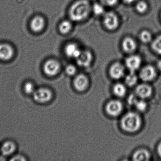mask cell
Listing matches in <instances>:
<instances>
[{"label": "cell", "instance_id": "8fae6325", "mask_svg": "<svg viewBox=\"0 0 161 161\" xmlns=\"http://www.w3.org/2000/svg\"><path fill=\"white\" fill-rule=\"evenodd\" d=\"M88 79L85 75L80 74L75 78L73 82L74 87L79 91L85 90L88 85Z\"/></svg>", "mask_w": 161, "mask_h": 161}, {"label": "cell", "instance_id": "30bf717a", "mask_svg": "<svg viewBox=\"0 0 161 161\" xmlns=\"http://www.w3.org/2000/svg\"><path fill=\"white\" fill-rule=\"evenodd\" d=\"M124 72L125 69L124 66L119 63H115L110 68V76L115 80H118L122 78L124 76Z\"/></svg>", "mask_w": 161, "mask_h": 161}, {"label": "cell", "instance_id": "7a4b0ae2", "mask_svg": "<svg viewBox=\"0 0 161 161\" xmlns=\"http://www.w3.org/2000/svg\"><path fill=\"white\" fill-rule=\"evenodd\" d=\"M121 127L123 130L129 132H134L139 130L141 125V120L138 114L130 112L123 116L121 119Z\"/></svg>", "mask_w": 161, "mask_h": 161}, {"label": "cell", "instance_id": "4316f807", "mask_svg": "<svg viewBox=\"0 0 161 161\" xmlns=\"http://www.w3.org/2000/svg\"><path fill=\"white\" fill-rule=\"evenodd\" d=\"M24 90L27 94H31L34 92V86L33 85L31 82H28L24 86Z\"/></svg>", "mask_w": 161, "mask_h": 161}, {"label": "cell", "instance_id": "83f0119b", "mask_svg": "<svg viewBox=\"0 0 161 161\" xmlns=\"http://www.w3.org/2000/svg\"><path fill=\"white\" fill-rule=\"evenodd\" d=\"M103 5L106 6H113L117 4L118 0H100Z\"/></svg>", "mask_w": 161, "mask_h": 161}, {"label": "cell", "instance_id": "52a82bcc", "mask_svg": "<svg viewBox=\"0 0 161 161\" xmlns=\"http://www.w3.org/2000/svg\"><path fill=\"white\" fill-rule=\"evenodd\" d=\"M93 59L92 53L88 50L81 51L77 60V64L82 67H87L91 64Z\"/></svg>", "mask_w": 161, "mask_h": 161}, {"label": "cell", "instance_id": "836d02e7", "mask_svg": "<svg viewBox=\"0 0 161 161\" xmlns=\"http://www.w3.org/2000/svg\"><path fill=\"white\" fill-rule=\"evenodd\" d=\"M157 67H158V68L159 69V70L161 71V60L158 62V64H157Z\"/></svg>", "mask_w": 161, "mask_h": 161}, {"label": "cell", "instance_id": "f546056e", "mask_svg": "<svg viewBox=\"0 0 161 161\" xmlns=\"http://www.w3.org/2000/svg\"><path fill=\"white\" fill-rule=\"evenodd\" d=\"M137 100L136 97V96L133 95H131L129 97V98H128V103L130 105H134L135 103L137 101Z\"/></svg>", "mask_w": 161, "mask_h": 161}, {"label": "cell", "instance_id": "ffe728a7", "mask_svg": "<svg viewBox=\"0 0 161 161\" xmlns=\"http://www.w3.org/2000/svg\"><path fill=\"white\" fill-rule=\"evenodd\" d=\"M72 29V24L69 20H64L61 22L59 26L60 32L63 34H67Z\"/></svg>", "mask_w": 161, "mask_h": 161}, {"label": "cell", "instance_id": "ba28073f", "mask_svg": "<svg viewBox=\"0 0 161 161\" xmlns=\"http://www.w3.org/2000/svg\"><path fill=\"white\" fill-rule=\"evenodd\" d=\"M125 64L130 72H134L139 68L141 65V58L137 55H131L126 59Z\"/></svg>", "mask_w": 161, "mask_h": 161}, {"label": "cell", "instance_id": "e0dca14e", "mask_svg": "<svg viewBox=\"0 0 161 161\" xmlns=\"http://www.w3.org/2000/svg\"><path fill=\"white\" fill-rule=\"evenodd\" d=\"M150 157V154L148 151L140 149L135 152L133 155V160L136 161H148Z\"/></svg>", "mask_w": 161, "mask_h": 161}, {"label": "cell", "instance_id": "cb8c5ba5", "mask_svg": "<svg viewBox=\"0 0 161 161\" xmlns=\"http://www.w3.org/2000/svg\"><path fill=\"white\" fill-rule=\"evenodd\" d=\"M140 38L143 43H148L152 39L151 34L148 31H143L140 33Z\"/></svg>", "mask_w": 161, "mask_h": 161}, {"label": "cell", "instance_id": "7402d4cb", "mask_svg": "<svg viewBox=\"0 0 161 161\" xmlns=\"http://www.w3.org/2000/svg\"><path fill=\"white\" fill-rule=\"evenodd\" d=\"M152 47L156 53L161 54V35L159 36L153 40Z\"/></svg>", "mask_w": 161, "mask_h": 161}, {"label": "cell", "instance_id": "1f68e13d", "mask_svg": "<svg viewBox=\"0 0 161 161\" xmlns=\"http://www.w3.org/2000/svg\"><path fill=\"white\" fill-rule=\"evenodd\" d=\"M157 151H158V154L161 157V142L158 145V147H157Z\"/></svg>", "mask_w": 161, "mask_h": 161}, {"label": "cell", "instance_id": "6da1fadb", "mask_svg": "<svg viewBox=\"0 0 161 161\" xmlns=\"http://www.w3.org/2000/svg\"><path fill=\"white\" fill-rule=\"evenodd\" d=\"M92 7L87 0H79L73 3L69 11L70 19L75 21H81L89 16Z\"/></svg>", "mask_w": 161, "mask_h": 161}, {"label": "cell", "instance_id": "d6986e66", "mask_svg": "<svg viewBox=\"0 0 161 161\" xmlns=\"http://www.w3.org/2000/svg\"><path fill=\"white\" fill-rule=\"evenodd\" d=\"M113 91L116 96L119 97H122L126 94V87L122 84H116L114 86Z\"/></svg>", "mask_w": 161, "mask_h": 161}, {"label": "cell", "instance_id": "4fadbf2b", "mask_svg": "<svg viewBox=\"0 0 161 161\" xmlns=\"http://www.w3.org/2000/svg\"><path fill=\"white\" fill-rule=\"evenodd\" d=\"M14 55L13 48L7 44H0V59L8 60L11 59Z\"/></svg>", "mask_w": 161, "mask_h": 161}, {"label": "cell", "instance_id": "44dd1931", "mask_svg": "<svg viewBox=\"0 0 161 161\" xmlns=\"http://www.w3.org/2000/svg\"><path fill=\"white\" fill-rule=\"evenodd\" d=\"M137 77L134 72H130L126 76L125 81L126 84L130 86H133L137 82Z\"/></svg>", "mask_w": 161, "mask_h": 161}, {"label": "cell", "instance_id": "8992f818", "mask_svg": "<svg viewBox=\"0 0 161 161\" xmlns=\"http://www.w3.org/2000/svg\"><path fill=\"white\" fill-rule=\"evenodd\" d=\"M60 66L58 62L54 60H50L45 63L44 70L47 75L54 76L56 75L60 70Z\"/></svg>", "mask_w": 161, "mask_h": 161}, {"label": "cell", "instance_id": "f1b7e54d", "mask_svg": "<svg viewBox=\"0 0 161 161\" xmlns=\"http://www.w3.org/2000/svg\"><path fill=\"white\" fill-rule=\"evenodd\" d=\"M76 72V68L74 66L70 65L68 66L66 68V72L68 75L72 76L74 75Z\"/></svg>", "mask_w": 161, "mask_h": 161}, {"label": "cell", "instance_id": "603a6c76", "mask_svg": "<svg viewBox=\"0 0 161 161\" xmlns=\"http://www.w3.org/2000/svg\"><path fill=\"white\" fill-rule=\"evenodd\" d=\"M92 10L96 15H101L104 13L103 5L100 3H95L93 7H92Z\"/></svg>", "mask_w": 161, "mask_h": 161}, {"label": "cell", "instance_id": "4dcf8cb0", "mask_svg": "<svg viewBox=\"0 0 161 161\" xmlns=\"http://www.w3.org/2000/svg\"><path fill=\"white\" fill-rule=\"evenodd\" d=\"M11 160L12 161H25L26 159L20 155H17V156L13 157V158H12Z\"/></svg>", "mask_w": 161, "mask_h": 161}, {"label": "cell", "instance_id": "3957f363", "mask_svg": "<svg viewBox=\"0 0 161 161\" xmlns=\"http://www.w3.org/2000/svg\"><path fill=\"white\" fill-rule=\"evenodd\" d=\"M103 24L106 29L110 31L115 30L118 27L119 19L117 16L113 12H108L103 17Z\"/></svg>", "mask_w": 161, "mask_h": 161}, {"label": "cell", "instance_id": "5bb4252c", "mask_svg": "<svg viewBox=\"0 0 161 161\" xmlns=\"http://www.w3.org/2000/svg\"><path fill=\"white\" fill-rule=\"evenodd\" d=\"M65 52L68 56L77 59L80 53L81 50L78 45L74 43H70L67 45L65 48Z\"/></svg>", "mask_w": 161, "mask_h": 161}, {"label": "cell", "instance_id": "2e32d148", "mask_svg": "<svg viewBox=\"0 0 161 161\" xmlns=\"http://www.w3.org/2000/svg\"><path fill=\"white\" fill-rule=\"evenodd\" d=\"M44 26H45V20L41 17H36L31 22V27L32 30L36 32L42 31L44 28Z\"/></svg>", "mask_w": 161, "mask_h": 161}, {"label": "cell", "instance_id": "484cf974", "mask_svg": "<svg viewBox=\"0 0 161 161\" xmlns=\"http://www.w3.org/2000/svg\"><path fill=\"white\" fill-rule=\"evenodd\" d=\"M134 105L136 107L137 110L139 111H141V112L145 111L147 107V103L142 100H137V101L136 102Z\"/></svg>", "mask_w": 161, "mask_h": 161}, {"label": "cell", "instance_id": "ac0fdd59", "mask_svg": "<svg viewBox=\"0 0 161 161\" xmlns=\"http://www.w3.org/2000/svg\"><path fill=\"white\" fill-rule=\"evenodd\" d=\"M16 146L12 141H7L3 143L1 148V151L4 155H9L12 154L15 150Z\"/></svg>", "mask_w": 161, "mask_h": 161}, {"label": "cell", "instance_id": "5b68a950", "mask_svg": "<svg viewBox=\"0 0 161 161\" xmlns=\"http://www.w3.org/2000/svg\"><path fill=\"white\" fill-rule=\"evenodd\" d=\"M122 110V103L117 100L109 102L106 106V111L108 114L112 116H117L121 113Z\"/></svg>", "mask_w": 161, "mask_h": 161}, {"label": "cell", "instance_id": "9c48e42d", "mask_svg": "<svg viewBox=\"0 0 161 161\" xmlns=\"http://www.w3.org/2000/svg\"><path fill=\"white\" fill-rule=\"evenodd\" d=\"M140 79L144 81L152 80L156 76V71L152 66H147L143 68L140 72Z\"/></svg>", "mask_w": 161, "mask_h": 161}, {"label": "cell", "instance_id": "7c38bea8", "mask_svg": "<svg viewBox=\"0 0 161 161\" xmlns=\"http://www.w3.org/2000/svg\"><path fill=\"white\" fill-rule=\"evenodd\" d=\"M136 94L141 98H147L151 95V87L145 84L139 85L136 88Z\"/></svg>", "mask_w": 161, "mask_h": 161}, {"label": "cell", "instance_id": "9a60e30c", "mask_svg": "<svg viewBox=\"0 0 161 161\" xmlns=\"http://www.w3.org/2000/svg\"><path fill=\"white\" fill-rule=\"evenodd\" d=\"M122 47L125 52L131 53L136 49V43L133 38L126 37L122 41Z\"/></svg>", "mask_w": 161, "mask_h": 161}, {"label": "cell", "instance_id": "277c9868", "mask_svg": "<svg viewBox=\"0 0 161 161\" xmlns=\"http://www.w3.org/2000/svg\"><path fill=\"white\" fill-rule=\"evenodd\" d=\"M33 97L36 101L43 103L50 100L52 97V94L48 89L41 88L34 92Z\"/></svg>", "mask_w": 161, "mask_h": 161}, {"label": "cell", "instance_id": "d6a6232c", "mask_svg": "<svg viewBox=\"0 0 161 161\" xmlns=\"http://www.w3.org/2000/svg\"><path fill=\"white\" fill-rule=\"evenodd\" d=\"M124 2L126 3H132L134 2L136 0H123Z\"/></svg>", "mask_w": 161, "mask_h": 161}, {"label": "cell", "instance_id": "d4e9b609", "mask_svg": "<svg viewBox=\"0 0 161 161\" xmlns=\"http://www.w3.org/2000/svg\"><path fill=\"white\" fill-rule=\"evenodd\" d=\"M136 8V11L138 13L143 14L145 13L147 10L148 5L145 2L141 1L137 3Z\"/></svg>", "mask_w": 161, "mask_h": 161}]
</instances>
